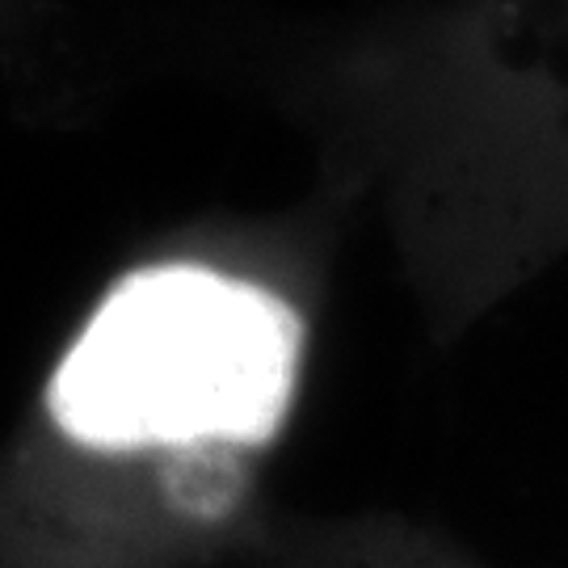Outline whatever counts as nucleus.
Returning a JSON list of instances; mask_svg holds the SVG:
<instances>
[{"label":"nucleus","instance_id":"obj_1","mask_svg":"<svg viewBox=\"0 0 568 568\" xmlns=\"http://www.w3.org/2000/svg\"><path fill=\"white\" fill-rule=\"evenodd\" d=\"M300 316L206 265L122 278L60 363L47 408L89 450L265 443L300 371Z\"/></svg>","mask_w":568,"mask_h":568}]
</instances>
